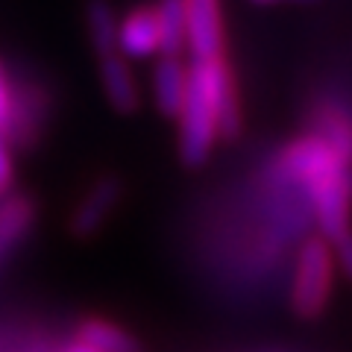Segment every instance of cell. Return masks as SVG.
<instances>
[{
	"label": "cell",
	"mask_w": 352,
	"mask_h": 352,
	"mask_svg": "<svg viewBox=\"0 0 352 352\" xmlns=\"http://www.w3.org/2000/svg\"><path fill=\"white\" fill-rule=\"evenodd\" d=\"M214 62H188V91L176 118V153L185 168H203L217 144Z\"/></svg>",
	"instance_id": "cell-2"
},
{
	"label": "cell",
	"mask_w": 352,
	"mask_h": 352,
	"mask_svg": "<svg viewBox=\"0 0 352 352\" xmlns=\"http://www.w3.org/2000/svg\"><path fill=\"white\" fill-rule=\"evenodd\" d=\"M97 71H100L106 103L118 115H135L141 109V85H138V76L132 71L129 59L120 56V53H112V56L97 59Z\"/></svg>",
	"instance_id": "cell-9"
},
{
	"label": "cell",
	"mask_w": 352,
	"mask_h": 352,
	"mask_svg": "<svg viewBox=\"0 0 352 352\" xmlns=\"http://www.w3.org/2000/svg\"><path fill=\"white\" fill-rule=\"evenodd\" d=\"M118 9L112 0H88L85 3V36L91 44L94 56H112L118 50Z\"/></svg>",
	"instance_id": "cell-13"
},
{
	"label": "cell",
	"mask_w": 352,
	"mask_h": 352,
	"mask_svg": "<svg viewBox=\"0 0 352 352\" xmlns=\"http://www.w3.org/2000/svg\"><path fill=\"white\" fill-rule=\"evenodd\" d=\"M267 170L300 188L317 223V235L329 244L352 229V164L344 162L323 138L300 132L276 150Z\"/></svg>",
	"instance_id": "cell-1"
},
{
	"label": "cell",
	"mask_w": 352,
	"mask_h": 352,
	"mask_svg": "<svg viewBox=\"0 0 352 352\" xmlns=\"http://www.w3.org/2000/svg\"><path fill=\"white\" fill-rule=\"evenodd\" d=\"M68 352H94V349H88V346H80V344H74Z\"/></svg>",
	"instance_id": "cell-20"
},
{
	"label": "cell",
	"mask_w": 352,
	"mask_h": 352,
	"mask_svg": "<svg viewBox=\"0 0 352 352\" xmlns=\"http://www.w3.org/2000/svg\"><path fill=\"white\" fill-rule=\"evenodd\" d=\"M120 197H124V182L115 173H106L100 179H94V185L85 191V197L76 203L74 214L68 220L71 235L76 238H91L100 232V226L106 223L112 212L118 208Z\"/></svg>",
	"instance_id": "cell-7"
},
{
	"label": "cell",
	"mask_w": 352,
	"mask_h": 352,
	"mask_svg": "<svg viewBox=\"0 0 352 352\" xmlns=\"http://www.w3.org/2000/svg\"><path fill=\"white\" fill-rule=\"evenodd\" d=\"M12 109H15V74L0 59V138L6 141L9 126H12Z\"/></svg>",
	"instance_id": "cell-15"
},
{
	"label": "cell",
	"mask_w": 352,
	"mask_h": 352,
	"mask_svg": "<svg viewBox=\"0 0 352 352\" xmlns=\"http://www.w3.org/2000/svg\"><path fill=\"white\" fill-rule=\"evenodd\" d=\"M185 18H188L191 62H212L229 56L223 0H185Z\"/></svg>",
	"instance_id": "cell-4"
},
{
	"label": "cell",
	"mask_w": 352,
	"mask_h": 352,
	"mask_svg": "<svg viewBox=\"0 0 352 352\" xmlns=\"http://www.w3.org/2000/svg\"><path fill=\"white\" fill-rule=\"evenodd\" d=\"M250 3H256V6H276V3H285V0H250Z\"/></svg>",
	"instance_id": "cell-19"
},
{
	"label": "cell",
	"mask_w": 352,
	"mask_h": 352,
	"mask_svg": "<svg viewBox=\"0 0 352 352\" xmlns=\"http://www.w3.org/2000/svg\"><path fill=\"white\" fill-rule=\"evenodd\" d=\"M118 50H120V56H126L129 62L162 56V30H159L156 3H135L120 15Z\"/></svg>",
	"instance_id": "cell-5"
},
{
	"label": "cell",
	"mask_w": 352,
	"mask_h": 352,
	"mask_svg": "<svg viewBox=\"0 0 352 352\" xmlns=\"http://www.w3.org/2000/svg\"><path fill=\"white\" fill-rule=\"evenodd\" d=\"M285 3H294V6H317L323 0H285Z\"/></svg>",
	"instance_id": "cell-18"
},
{
	"label": "cell",
	"mask_w": 352,
	"mask_h": 352,
	"mask_svg": "<svg viewBox=\"0 0 352 352\" xmlns=\"http://www.w3.org/2000/svg\"><path fill=\"white\" fill-rule=\"evenodd\" d=\"M32 223H36V203L30 197L9 194L6 200H0V264L30 235Z\"/></svg>",
	"instance_id": "cell-12"
},
{
	"label": "cell",
	"mask_w": 352,
	"mask_h": 352,
	"mask_svg": "<svg viewBox=\"0 0 352 352\" xmlns=\"http://www.w3.org/2000/svg\"><path fill=\"white\" fill-rule=\"evenodd\" d=\"M15 185V162H12V147L0 138V200L12 194Z\"/></svg>",
	"instance_id": "cell-17"
},
{
	"label": "cell",
	"mask_w": 352,
	"mask_h": 352,
	"mask_svg": "<svg viewBox=\"0 0 352 352\" xmlns=\"http://www.w3.org/2000/svg\"><path fill=\"white\" fill-rule=\"evenodd\" d=\"M162 30V56H188V18L185 0H153Z\"/></svg>",
	"instance_id": "cell-14"
},
{
	"label": "cell",
	"mask_w": 352,
	"mask_h": 352,
	"mask_svg": "<svg viewBox=\"0 0 352 352\" xmlns=\"http://www.w3.org/2000/svg\"><path fill=\"white\" fill-rule=\"evenodd\" d=\"M305 132L323 138L344 162L352 164V109L335 97H317L305 109Z\"/></svg>",
	"instance_id": "cell-6"
},
{
	"label": "cell",
	"mask_w": 352,
	"mask_h": 352,
	"mask_svg": "<svg viewBox=\"0 0 352 352\" xmlns=\"http://www.w3.org/2000/svg\"><path fill=\"white\" fill-rule=\"evenodd\" d=\"M76 344L94 352H144L141 340L129 329L106 320V317H85L76 323Z\"/></svg>",
	"instance_id": "cell-11"
},
{
	"label": "cell",
	"mask_w": 352,
	"mask_h": 352,
	"mask_svg": "<svg viewBox=\"0 0 352 352\" xmlns=\"http://www.w3.org/2000/svg\"><path fill=\"white\" fill-rule=\"evenodd\" d=\"M185 91H188V59L182 56H159L153 68V103L159 115L176 120L182 112Z\"/></svg>",
	"instance_id": "cell-10"
},
{
	"label": "cell",
	"mask_w": 352,
	"mask_h": 352,
	"mask_svg": "<svg viewBox=\"0 0 352 352\" xmlns=\"http://www.w3.org/2000/svg\"><path fill=\"white\" fill-rule=\"evenodd\" d=\"M214 115H217V141L232 144L244 132V106H241L238 76L229 56L214 62Z\"/></svg>",
	"instance_id": "cell-8"
},
{
	"label": "cell",
	"mask_w": 352,
	"mask_h": 352,
	"mask_svg": "<svg viewBox=\"0 0 352 352\" xmlns=\"http://www.w3.org/2000/svg\"><path fill=\"white\" fill-rule=\"evenodd\" d=\"M335 276L338 264L332 244L323 235H305L300 250H296L288 291V305L296 320L314 323L329 311V302L335 294Z\"/></svg>",
	"instance_id": "cell-3"
},
{
	"label": "cell",
	"mask_w": 352,
	"mask_h": 352,
	"mask_svg": "<svg viewBox=\"0 0 352 352\" xmlns=\"http://www.w3.org/2000/svg\"><path fill=\"white\" fill-rule=\"evenodd\" d=\"M332 252H335V264H338L340 276L352 282V229H346L344 235L332 241Z\"/></svg>",
	"instance_id": "cell-16"
}]
</instances>
